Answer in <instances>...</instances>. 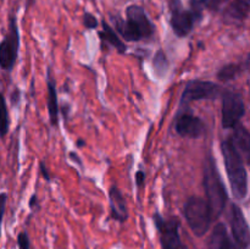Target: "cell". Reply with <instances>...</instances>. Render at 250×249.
<instances>
[{
    "label": "cell",
    "instance_id": "6da1fadb",
    "mask_svg": "<svg viewBox=\"0 0 250 249\" xmlns=\"http://www.w3.org/2000/svg\"><path fill=\"white\" fill-rule=\"evenodd\" d=\"M116 33L126 42H139L150 39L155 33V26L141 5H129L126 9V20L120 15H111Z\"/></svg>",
    "mask_w": 250,
    "mask_h": 249
},
{
    "label": "cell",
    "instance_id": "7a4b0ae2",
    "mask_svg": "<svg viewBox=\"0 0 250 249\" xmlns=\"http://www.w3.org/2000/svg\"><path fill=\"white\" fill-rule=\"evenodd\" d=\"M221 151L224 156L225 170L231 185L232 194L237 200H244L248 197L249 192L248 171H247L246 163L229 138L222 141Z\"/></svg>",
    "mask_w": 250,
    "mask_h": 249
},
{
    "label": "cell",
    "instance_id": "3957f363",
    "mask_svg": "<svg viewBox=\"0 0 250 249\" xmlns=\"http://www.w3.org/2000/svg\"><path fill=\"white\" fill-rule=\"evenodd\" d=\"M203 172V186L207 195V202L211 210L212 219L216 220L226 208L229 194L212 153L208 155Z\"/></svg>",
    "mask_w": 250,
    "mask_h": 249
},
{
    "label": "cell",
    "instance_id": "277c9868",
    "mask_svg": "<svg viewBox=\"0 0 250 249\" xmlns=\"http://www.w3.org/2000/svg\"><path fill=\"white\" fill-rule=\"evenodd\" d=\"M183 216L189 228L197 237H204L209 232L214 220L207 199L198 195H192L185 203Z\"/></svg>",
    "mask_w": 250,
    "mask_h": 249
},
{
    "label": "cell",
    "instance_id": "5b68a950",
    "mask_svg": "<svg viewBox=\"0 0 250 249\" xmlns=\"http://www.w3.org/2000/svg\"><path fill=\"white\" fill-rule=\"evenodd\" d=\"M153 221L160 237L163 249H188L180 236L181 221L178 217L172 216L165 219L160 212L153 215Z\"/></svg>",
    "mask_w": 250,
    "mask_h": 249
},
{
    "label": "cell",
    "instance_id": "8992f818",
    "mask_svg": "<svg viewBox=\"0 0 250 249\" xmlns=\"http://www.w3.org/2000/svg\"><path fill=\"white\" fill-rule=\"evenodd\" d=\"M20 50V31L17 17L10 16L9 28L4 39L0 43V68L4 71H12L17 61Z\"/></svg>",
    "mask_w": 250,
    "mask_h": 249
},
{
    "label": "cell",
    "instance_id": "52a82bcc",
    "mask_svg": "<svg viewBox=\"0 0 250 249\" xmlns=\"http://www.w3.org/2000/svg\"><path fill=\"white\" fill-rule=\"evenodd\" d=\"M224 88L211 81L192 80L186 84L181 95V106L198 100H216L221 98Z\"/></svg>",
    "mask_w": 250,
    "mask_h": 249
},
{
    "label": "cell",
    "instance_id": "ba28073f",
    "mask_svg": "<svg viewBox=\"0 0 250 249\" xmlns=\"http://www.w3.org/2000/svg\"><path fill=\"white\" fill-rule=\"evenodd\" d=\"M246 115V104L241 93L224 90L222 93L221 124L225 129L234 128Z\"/></svg>",
    "mask_w": 250,
    "mask_h": 249
},
{
    "label": "cell",
    "instance_id": "9c48e42d",
    "mask_svg": "<svg viewBox=\"0 0 250 249\" xmlns=\"http://www.w3.org/2000/svg\"><path fill=\"white\" fill-rule=\"evenodd\" d=\"M170 9V24L173 33L180 38H185L194 29V24L198 23L195 17L189 10L183 7L181 0H168Z\"/></svg>",
    "mask_w": 250,
    "mask_h": 249
},
{
    "label": "cell",
    "instance_id": "30bf717a",
    "mask_svg": "<svg viewBox=\"0 0 250 249\" xmlns=\"http://www.w3.org/2000/svg\"><path fill=\"white\" fill-rule=\"evenodd\" d=\"M229 225H231L232 237L238 249H248L250 242L249 225L243 211L238 204L232 203L229 208Z\"/></svg>",
    "mask_w": 250,
    "mask_h": 249
},
{
    "label": "cell",
    "instance_id": "8fae6325",
    "mask_svg": "<svg viewBox=\"0 0 250 249\" xmlns=\"http://www.w3.org/2000/svg\"><path fill=\"white\" fill-rule=\"evenodd\" d=\"M175 131L183 138L198 139L205 133L207 126L200 117L193 115V112L182 111L175 120Z\"/></svg>",
    "mask_w": 250,
    "mask_h": 249
},
{
    "label": "cell",
    "instance_id": "7c38bea8",
    "mask_svg": "<svg viewBox=\"0 0 250 249\" xmlns=\"http://www.w3.org/2000/svg\"><path fill=\"white\" fill-rule=\"evenodd\" d=\"M109 202L110 210H111V217L116 221L124 222L128 219V209H127L126 199L124 197V193L121 192L117 186L112 185L109 189Z\"/></svg>",
    "mask_w": 250,
    "mask_h": 249
},
{
    "label": "cell",
    "instance_id": "4fadbf2b",
    "mask_svg": "<svg viewBox=\"0 0 250 249\" xmlns=\"http://www.w3.org/2000/svg\"><path fill=\"white\" fill-rule=\"evenodd\" d=\"M46 106H48L49 119H50V124L53 127H56L59 124V112H60V107H59V100H58V90H56V81L55 78L51 76L50 68L46 71Z\"/></svg>",
    "mask_w": 250,
    "mask_h": 249
},
{
    "label": "cell",
    "instance_id": "5bb4252c",
    "mask_svg": "<svg viewBox=\"0 0 250 249\" xmlns=\"http://www.w3.org/2000/svg\"><path fill=\"white\" fill-rule=\"evenodd\" d=\"M232 144L237 149L241 156L243 158L244 163H250V133L247 127L242 124H237L233 128V134L229 137Z\"/></svg>",
    "mask_w": 250,
    "mask_h": 249
},
{
    "label": "cell",
    "instance_id": "9a60e30c",
    "mask_svg": "<svg viewBox=\"0 0 250 249\" xmlns=\"http://www.w3.org/2000/svg\"><path fill=\"white\" fill-rule=\"evenodd\" d=\"M250 0H232L224 10V20L231 23H239L248 19Z\"/></svg>",
    "mask_w": 250,
    "mask_h": 249
},
{
    "label": "cell",
    "instance_id": "2e32d148",
    "mask_svg": "<svg viewBox=\"0 0 250 249\" xmlns=\"http://www.w3.org/2000/svg\"><path fill=\"white\" fill-rule=\"evenodd\" d=\"M209 249H238L231 241L227 227L224 222H217L211 233Z\"/></svg>",
    "mask_w": 250,
    "mask_h": 249
},
{
    "label": "cell",
    "instance_id": "e0dca14e",
    "mask_svg": "<svg viewBox=\"0 0 250 249\" xmlns=\"http://www.w3.org/2000/svg\"><path fill=\"white\" fill-rule=\"evenodd\" d=\"M102 27L103 29L99 32V37H100V41L103 42V45L104 44H109L110 46L116 49L120 54H124L126 53L127 50V46L125 45L124 41L117 36L116 31L107 23L105 20L102 21Z\"/></svg>",
    "mask_w": 250,
    "mask_h": 249
},
{
    "label": "cell",
    "instance_id": "ac0fdd59",
    "mask_svg": "<svg viewBox=\"0 0 250 249\" xmlns=\"http://www.w3.org/2000/svg\"><path fill=\"white\" fill-rule=\"evenodd\" d=\"M153 70L156 77H165L170 70V61L163 49H159L153 56Z\"/></svg>",
    "mask_w": 250,
    "mask_h": 249
},
{
    "label": "cell",
    "instance_id": "d6986e66",
    "mask_svg": "<svg viewBox=\"0 0 250 249\" xmlns=\"http://www.w3.org/2000/svg\"><path fill=\"white\" fill-rule=\"evenodd\" d=\"M242 71H243L242 63H227L217 71V78L221 82H229V81L236 80L239 73H242Z\"/></svg>",
    "mask_w": 250,
    "mask_h": 249
},
{
    "label": "cell",
    "instance_id": "ffe728a7",
    "mask_svg": "<svg viewBox=\"0 0 250 249\" xmlns=\"http://www.w3.org/2000/svg\"><path fill=\"white\" fill-rule=\"evenodd\" d=\"M10 128V117L9 110H7L6 102L4 95L0 93V137H5L9 133Z\"/></svg>",
    "mask_w": 250,
    "mask_h": 249
},
{
    "label": "cell",
    "instance_id": "44dd1931",
    "mask_svg": "<svg viewBox=\"0 0 250 249\" xmlns=\"http://www.w3.org/2000/svg\"><path fill=\"white\" fill-rule=\"evenodd\" d=\"M210 0H189V11L195 17L197 22L203 20V12L209 7Z\"/></svg>",
    "mask_w": 250,
    "mask_h": 249
},
{
    "label": "cell",
    "instance_id": "7402d4cb",
    "mask_svg": "<svg viewBox=\"0 0 250 249\" xmlns=\"http://www.w3.org/2000/svg\"><path fill=\"white\" fill-rule=\"evenodd\" d=\"M83 24H84V27L87 29H95L99 26V21H98V19L93 14L84 12L83 14Z\"/></svg>",
    "mask_w": 250,
    "mask_h": 249
},
{
    "label": "cell",
    "instance_id": "603a6c76",
    "mask_svg": "<svg viewBox=\"0 0 250 249\" xmlns=\"http://www.w3.org/2000/svg\"><path fill=\"white\" fill-rule=\"evenodd\" d=\"M17 246H19V249H31V241L26 231L20 232L17 236Z\"/></svg>",
    "mask_w": 250,
    "mask_h": 249
},
{
    "label": "cell",
    "instance_id": "cb8c5ba5",
    "mask_svg": "<svg viewBox=\"0 0 250 249\" xmlns=\"http://www.w3.org/2000/svg\"><path fill=\"white\" fill-rule=\"evenodd\" d=\"M6 202H7V194L6 193H0V236H1V224L2 219H4L5 210H6Z\"/></svg>",
    "mask_w": 250,
    "mask_h": 249
},
{
    "label": "cell",
    "instance_id": "d4e9b609",
    "mask_svg": "<svg viewBox=\"0 0 250 249\" xmlns=\"http://www.w3.org/2000/svg\"><path fill=\"white\" fill-rule=\"evenodd\" d=\"M134 181H136V186L138 188L144 186V182H146V172L143 170L137 171L136 176H134Z\"/></svg>",
    "mask_w": 250,
    "mask_h": 249
},
{
    "label": "cell",
    "instance_id": "484cf974",
    "mask_svg": "<svg viewBox=\"0 0 250 249\" xmlns=\"http://www.w3.org/2000/svg\"><path fill=\"white\" fill-rule=\"evenodd\" d=\"M39 170H41V173L42 176H43L44 180H45L46 182H50L51 176H50V172H49L48 167H46L45 163H41V165H39Z\"/></svg>",
    "mask_w": 250,
    "mask_h": 249
},
{
    "label": "cell",
    "instance_id": "4316f807",
    "mask_svg": "<svg viewBox=\"0 0 250 249\" xmlns=\"http://www.w3.org/2000/svg\"><path fill=\"white\" fill-rule=\"evenodd\" d=\"M68 156H70L71 160L76 161V164H77L78 166H81V167H82V166H83L82 159H81L80 156L77 155V153H75V151H70V154H68Z\"/></svg>",
    "mask_w": 250,
    "mask_h": 249
},
{
    "label": "cell",
    "instance_id": "83f0119b",
    "mask_svg": "<svg viewBox=\"0 0 250 249\" xmlns=\"http://www.w3.org/2000/svg\"><path fill=\"white\" fill-rule=\"evenodd\" d=\"M225 1H227V0H210V2H209V9L217 10V9H219L220 5L224 4Z\"/></svg>",
    "mask_w": 250,
    "mask_h": 249
},
{
    "label": "cell",
    "instance_id": "f1b7e54d",
    "mask_svg": "<svg viewBox=\"0 0 250 249\" xmlns=\"http://www.w3.org/2000/svg\"><path fill=\"white\" fill-rule=\"evenodd\" d=\"M37 205H38V195L33 194L31 197V199H29V208L34 209V207H37Z\"/></svg>",
    "mask_w": 250,
    "mask_h": 249
},
{
    "label": "cell",
    "instance_id": "f546056e",
    "mask_svg": "<svg viewBox=\"0 0 250 249\" xmlns=\"http://www.w3.org/2000/svg\"><path fill=\"white\" fill-rule=\"evenodd\" d=\"M61 110H62L63 117H66V119H67V117H68V114H70V105L66 104L65 106L61 107Z\"/></svg>",
    "mask_w": 250,
    "mask_h": 249
},
{
    "label": "cell",
    "instance_id": "4dcf8cb0",
    "mask_svg": "<svg viewBox=\"0 0 250 249\" xmlns=\"http://www.w3.org/2000/svg\"><path fill=\"white\" fill-rule=\"evenodd\" d=\"M84 145H85V141H84V139H82V138L78 139V141H77V146H78V148H83V146H84Z\"/></svg>",
    "mask_w": 250,
    "mask_h": 249
},
{
    "label": "cell",
    "instance_id": "1f68e13d",
    "mask_svg": "<svg viewBox=\"0 0 250 249\" xmlns=\"http://www.w3.org/2000/svg\"><path fill=\"white\" fill-rule=\"evenodd\" d=\"M92 1H94V0H92Z\"/></svg>",
    "mask_w": 250,
    "mask_h": 249
}]
</instances>
